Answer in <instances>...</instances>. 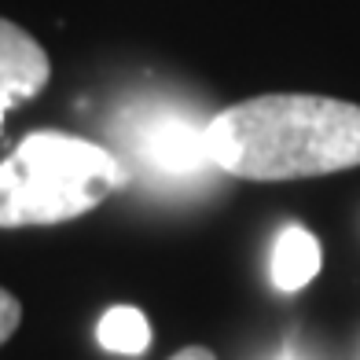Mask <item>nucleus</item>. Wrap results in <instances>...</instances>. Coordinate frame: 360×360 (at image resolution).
Returning a JSON list of instances; mask_svg holds the SVG:
<instances>
[{
  "instance_id": "423d86ee",
  "label": "nucleus",
  "mask_w": 360,
  "mask_h": 360,
  "mask_svg": "<svg viewBox=\"0 0 360 360\" xmlns=\"http://www.w3.org/2000/svg\"><path fill=\"white\" fill-rule=\"evenodd\" d=\"M96 338H100V346L110 349V353L140 356L151 346V323H147V316L133 305H114L103 313L100 327H96Z\"/></svg>"
},
{
  "instance_id": "f257e3e1",
  "label": "nucleus",
  "mask_w": 360,
  "mask_h": 360,
  "mask_svg": "<svg viewBox=\"0 0 360 360\" xmlns=\"http://www.w3.org/2000/svg\"><path fill=\"white\" fill-rule=\"evenodd\" d=\"M214 169L243 180H302L360 166V107L276 92L217 110L206 125Z\"/></svg>"
},
{
  "instance_id": "39448f33",
  "label": "nucleus",
  "mask_w": 360,
  "mask_h": 360,
  "mask_svg": "<svg viewBox=\"0 0 360 360\" xmlns=\"http://www.w3.org/2000/svg\"><path fill=\"white\" fill-rule=\"evenodd\" d=\"M269 272L276 290H302L313 283V276L320 272V243L316 236L302 224H287L272 243V257H269Z\"/></svg>"
},
{
  "instance_id": "6e6552de",
  "label": "nucleus",
  "mask_w": 360,
  "mask_h": 360,
  "mask_svg": "<svg viewBox=\"0 0 360 360\" xmlns=\"http://www.w3.org/2000/svg\"><path fill=\"white\" fill-rule=\"evenodd\" d=\"M169 360H217V356L210 353L206 346H188V349H180V353L169 356Z\"/></svg>"
},
{
  "instance_id": "7ed1b4c3",
  "label": "nucleus",
  "mask_w": 360,
  "mask_h": 360,
  "mask_svg": "<svg viewBox=\"0 0 360 360\" xmlns=\"http://www.w3.org/2000/svg\"><path fill=\"white\" fill-rule=\"evenodd\" d=\"M206 125L210 122H199L180 103L140 100L118 114L114 136L140 173L169 184V180H191L214 166L206 151Z\"/></svg>"
},
{
  "instance_id": "20e7f679",
  "label": "nucleus",
  "mask_w": 360,
  "mask_h": 360,
  "mask_svg": "<svg viewBox=\"0 0 360 360\" xmlns=\"http://www.w3.org/2000/svg\"><path fill=\"white\" fill-rule=\"evenodd\" d=\"M52 63L22 26L0 19V103H26L48 85Z\"/></svg>"
},
{
  "instance_id": "f03ea898",
  "label": "nucleus",
  "mask_w": 360,
  "mask_h": 360,
  "mask_svg": "<svg viewBox=\"0 0 360 360\" xmlns=\"http://www.w3.org/2000/svg\"><path fill=\"white\" fill-rule=\"evenodd\" d=\"M125 184L122 158L67 133H30L0 162V228L63 224Z\"/></svg>"
},
{
  "instance_id": "0eeeda50",
  "label": "nucleus",
  "mask_w": 360,
  "mask_h": 360,
  "mask_svg": "<svg viewBox=\"0 0 360 360\" xmlns=\"http://www.w3.org/2000/svg\"><path fill=\"white\" fill-rule=\"evenodd\" d=\"M19 320H22V305H19V298L0 287V346H4V342L15 335Z\"/></svg>"
},
{
  "instance_id": "9d476101",
  "label": "nucleus",
  "mask_w": 360,
  "mask_h": 360,
  "mask_svg": "<svg viewBox=\"0 0 360 360\" xmlns=\"http://www.w3.org/2000/svg\"><path fill=\"white\" fill-rule=\"evenodd\" d=\"M4 110H8V107H4V103H0V118H4Z\"/></svg>"
},
{
  "instance_id": "1a4fd4ad",
  "label": "nucleus",
  "mask_w": 360,
  "mask_h": 360,
  "mask_svg": "<svg viewBox=\"0 0 360 360\" xmlns=\"http://www.w3.org/2000/svg\"><path fill=\"white\" fill-rule=\"evenodd\" d=\"M280 360H302V356H298V349H290V346H287V349L280 353Z\"/></svg>"
}]
</instances>
